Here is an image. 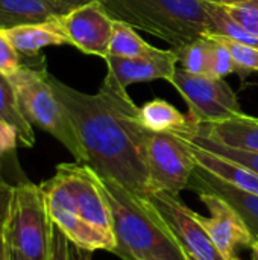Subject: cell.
Instances as JSON below:
<instances>
[{
	"instance_id": "5",
	"label": "cell",
	"mask_w": 258,
	"mask_h": 260,
	"mask_svg": "<svg viewBox=\"0 0 258 260\" xmlns=\"http://www.w3.org/2000/svg\"><path fill=\"white\" fill-rule=\"evenodd\" d=\"M5 222L12 250L27 260H49L53 222L40 186L29 180L11 186Z\"/></svg>"
},
{
	"instance_id": "11",
	"label": "cell",
	"mask_w": 258,
	"mask_h": 260,
	"mask_svg": "<svg viewBox=\"0 0 258 260\" xmlns=\"http://www.w3.org/2000/svg\"><path fill=\"white\" fill-rule=\"evenodd\" d=\"M59 21L68 38V44L87 55L106 58L116 20L105 11L100 2L78 8Z\"/></svg>"
},
{
	"instance_id": "6",
	"label": "cell",
	"mask_w": 258,
	"mask_h": 260,
	"mask_svg": "<svg viewBox=\"0 0 258 260\" xmlns=\"http://www.w3.org/2000/svg\"><path fill=\"white\" fill-rule=\"evenodd\" d=\"M169 82L186 101L189 119L195 125L216 123L243 113L237 94L222 78L176 69Z\"/></svg>"
},
{
	"instance_id": "8",
	"label": "cell",
	"mask_w": 258,
	"mask_h": 260,
	"mask_svg": "<svg viewBox=\"0 0 258 260\" xmlns=\"http://www.w3.org/2000/svg\"><path fill=\"white\" fill-rule=\"evenodd\" d=\"M40 187L44 193L52 222L65 235L70 244L90 253L97 250L116 253V238L93 227L78 215L70 193L55 175L41 183Z\"/></svg>"
},
{
	"instance_id": "14",
	"label": "cell",
	"mask_w": 258,
	"mask_h": 260,
	"mask_svg": "<svg viewBox=\"0 0 258 260\" xmlns=\"http://www.w3.org/2000/svg\"><path fill=\"white\" fill-rule=\"evenodd\" d=\"M187 189L198 195H214L224 200L243 219L254 239H258V195L225 181L198 163L189 180Z\"/></svg>"
},
{
	"instance_id": "18",
	"label": "cell",
	"mask_w": 258,
	"mask_h": 260,
	"mask_svg": "<svg viewBox=\"0 0 258 260\" xmlns=\"http://www.w3.org/2000/svg\"><path fill=\"white\" fill-rule=\"evenodd\" d=\"M140 123L152 131V133H172V134H184L190 133L195 128V123L176 110L172 104L155 99L144 104L138 110Z\"/></svg>"
},
{
	"instance_id": "31",
	"label": "cell",
	"mask_w": 258,
	"mask_h": 260,
	"mask_svg": "<svg viewBox=\"0 0 258 260\" xmlns=\"http://www.w3.org/2000/svg\"><path fill=\"white\" fill-rule=\"evenodd\" d=\"M94 2H102V0H44V3L50 8V11L56 17H62L78 8H82Z\"/></svg>"
},
{
	"instance_id": "21",
	"label": "cell",
	"mask_w": 258,
	"mask_h": 260,
	"mask_svg": "<svg viewBox=\"0 0 258 260\" xmlns=\"http://www.w3.org/2000/svg\"><path fill=\"white\" fill-rule=\"evenodd\" d=\"M154 49L155 46L144 41L137 34V29H134L132 26L123 21L116 20L113 37L108 46V55L122 56V58H138L146 53H151Z\"/></svg>"
},
{
	"instance_id": "37",
	"label": "cell",
	"mask_w": 258,
	"mask_h": 260,
	"mask_svg": "<svg viewBox=\"0 0 258 260\" xmlns=\"http://www.w3.org/2000/svg\"><path fill=\"white\" fill-rule=\"evenodd\" d=\"M208 2H214L219 5H233V3H239V2H245V0H208Z\"/></svg>"
},
{
	"instance_id": "29",
	"label": "cell",
	"mask_w": 258,
	"mask_h": 260,
	"mask_svg": "<svg viewBox=\"0 0 258 260\" xmlns=\"http://www.w3.org/2000/svg\"><path fill=\"white\" fill-rule=\"evenodd\" d=\"M21 66L23 58L17 53V50L12 47V44L3 34V29L0 27V73L11 76Z\"/></svg>"
},
{
	"instance_id": "25",
	"label": "cell",
	"mask_w": 258,
	"mask_h": 260,
	"mask_svg": "<svg viewBox=\"0 0 258 260\" xmlns=\"http://www.w3.org/2000/svg\"><path fill=\"white\" fill-rule=\"evenodd\" d=\"M210 40H211V46H210V59H208V70H207V76H213V78H225L228 75H239L242 78H245L242 69L237 66V62L234 61L231 52L228 50V47L217 38H214L210 34H205Z\"/></svg>"
},
{
	"instance_id": "20",
	"label": "cell",
	"mask_w": 258,
	"mask_h": 260,
	"mask_svg": "<svg viewBox=\"0 0 258 260\" xmlns=\"http://www.w3.org/2000/svg\"><path fill=\"white\" fill-rule=\"evenodd\" d=\"M56 17L44 0H0V27H14Z\"/></svg>"
},
{
	"instance_id": "16",
	"label": "cell",
	"mask_w": 258,
	"mask_h": 260,
	"mask_svg": "<svg viewBox=\"0 0 258 260\" xmlns=\"http://www.w3.org/2000/svg\"><path fill=\"white\" fill-rule=\"evenodd\" d=\"M190 133L201 134L230 148L258 154V117L245 113L216 123L195 125Z\"/></svg>"
},
{
	"instance_id": "1",
	"label": "cell",
	"mask_w": 258,
	"mask_h": 260,
	"mask_svg": "<svg viewBox=\"0 0 258 260\" xmlns=\"http://www.w3.org/2000/svg\"><path fill=\"white\" fill-rule=\"evenodd\" d=\"M50 85L65 108L87 163L102 180H111L140 198L151 193L146 165V129L138 107L108 72L96 94L82 93L49 75Z\"/></svg>"
},
{
	"instance_id": "22",
	"label": "cell",
	"mask_w": 258,
	"mask_h": 260,
	"mask_svg": "<svg viewBox=\"0 0 258 260\" xmlns=\"http://www.w3.org/2000/svg\"><path fill=\"white\" fill-rule=\"evenodd\" d=\"M205 2V9L208 12L210 21H211V30L208 34H214L237 43H245V44H252L258 46V38L246 32L228 12L227 9L214 2Z\"/></svg>"
},
{
	"instance_id": "24",
	"label": "cell",
	"mask_w": 258,
	"mask_h": 260,
	"mask_svg": "<svg viewBox=\"0 0 258 260\" xmlns=\"http://www.w3.org/2000/svg\"><path fill=\"white\" fill-rule=\"evenodd\" d=\"M210 46H211V40L207 35H204L190 41L179 50H176L178 62L181 64V69L195 75H207Z\"/></svg>"
},
{
	"instance_id": "23",
	"label": "cell",
	"mask_w": 258,
	"mask_h": 260,
	"mask_svg": "<svg viewBox=\"0 0 258 260\" xmlns=\"http://www.w3.org/2000/svg\"><path fill=\"white\" fill-rule=\"evenodd\" d=\"M179 137L186 139L187 142L211 152V154H216L219 157H224L227 160H231V161H236L251 171H254L255 174H258V154L255 152H248V151H242V149H236V148H230V146H225L222 143H217L208 137H204L201 134H196V133H184V134H178Z\"/></svg>"
},
{
	"instance_id": "26",
	"label": "cell",
	"mask_w": 258,
	"mask_h": 260,
	"mask_svg": "<svg viewBox=\"0 0 258 260\" xmlns=\"http://www.w3.org/2000/svg\"><path fill=\"white\" fill-rule=\"evenodd\" d=\"M18 143L20 140L17 129L0 120V181H5L3 174L6 169H14L21 174L15 157V149Z\"/></svg>"
},
{
	"instance_id": "27",
	"label": "cell",
	"mask_w": 258,
	"mask_h": 260,
	"mask_svg": "<svg viewBox=\"0 0 258 260\" xmlns=\"http://www.w3.org/2000/svg\"><path fill=\"white\" fill-rule=\"evenodd\" d=\"M210 35L220 40L228 47L234 61L242 69L245 76H248L254 72H258V46L237 43V41H233V40H228V38H224V37H219L214 34H210Z\"/></svg>"
},
{
	"instance_id": "34",
	"label": "cell",
	"mask_w": 258,
	"mask_h": 260,
	"mask_svg": "<svg viewBox=\"0 0 258 260\" xmlns=\"http://www.w3.org/2000/svg\"><path fill=\"white\" fill-rule=\"evenodd\" d=\"M70 259L71 260H91V253L70 244Z\"/></svg>"
},
{
	"instance_id": "9",
	"label": "cell",
	"mask_w": 258,
	"mask_h": 260,
	"mask_svg": "<svg viewBox=\"0 0 258 260\" xmlns=\"http://www.w3.org/2000/svg\"><path fill=\"white\" fill-rule=\"evenodd\" d=\"M55 177L70 193L78 215L93 227L114 236L111 212L100 177L88 165L78 161L58 165Z\"/></svg>"
},
{
	"instance_id": "17",
	"label": "cell",
	"mask_w": 258,
	"mask_h": 260,
	"mask_svg": "<svg viewBox=\"0 0 258 260\" xmlns=\"http://www.w3.org/2000/svg\"><path fill=\"white\" fill-rule=\"evenodd\" d=\"M187 145L199 166L205 168L207 171L213 172L214 175L224 178L225 181H228L243 190H248V192L258 195V174H255L254 171H251L236 161H231V160H227L216 154H211L190 142H187Z\"/></svg>"
},
{
	"instance_id": "4",
	"label": "cell",
	"mask_w": 258,
	"mask_h": 260,
	"mask_svg": "<svg viewBox=\"0 0 258 260\" xmlns=\"http://www.w3.org/2000/svg\"><path fill=\"white\" fill-rule=\"evenodd\" d=\"M29 62L8 76L17 91L20 110L30 125H35L53 136L78 163H87V154L78 139L75 126L56 98L46 69V58H26Z\"/></svg>"
},
{
	"instance_id": "36",
	"label": "cell",
	"mask_w": 258,
	"mask_h": 260,
	"mask_svg": "<svg viewBox=\"0 0 258 260\" xmlns=\"http://www.w3.org/2000/svg\"><path fill=\"white\" fill-rule=\"evenodd\" d=\"M251 250H252V260H258V239L252 242Z\"/></svg>"
},
{
	"instance_id": "12",
	"label": "cell",
	"mask_w": 258,
	"mask_h": 260,
	"mask_svg": "<svg viewBox=\"0 0 258 260\" xmlns=\"http://www.w3.org/2000/svg\"><path fill=\"white\" fill-rule=\"evenodd\" d=\"M211 216L199 215V219L211 238L219 253L227 260L237 257L242 247H249L255 241L243 219L220 198L214 195H199Z\"/></svg>"
},
{
	"instance_id": "35",
	"label": "cell",
	"mask_w": 258,
	"mask_h": 260,
	"mask_svg": "<svg viewBox=\"0 0 258 260\" xmlns=\"http://www.w3.org/2000/svg\"><path fill=\"white\" fill-rule=\"evenodd\" d=\"M6 260H27L26 257H23L20 253H17L15 250H12L9 245H8V254H6Z\"/></svg>"
},
{
	"instance_id": "3",
	"label": "cell",
	"mask_w": 258,
	"mask_h": 260,
	"mask_svg": "<svg viewBox=\"0 0 258 260\" xmlns=\"http://www.w3.org/2000/svg\"><path fill=\"white\" fill-rule=\"evenodd\" d=\"M117 21L166 41L175 52L211 30L204 0H102Z\"/></svg>"
},
{
	"instance_id": "32",
	"label": "cell",
	"mask_w": 258,
	"mask_h": 260,
	"mask_svg": "<svg viewBox=\"0 0 258 260\" xmlns=\"http://www.w3.org/2000/svg\"><path fill=\"white\" fill-rule=\"evenodd\" d=\"M11 184L0 181V219L5 218L6 213V206H8V195H9Z\"/></svg>"
},
{
	"instance_id": "19",
	"label": "cell",
	"mask_w": 258,
	"mask_h": 260,
	"mask_svg": "<svg viewBox=\"0 0 258 260\" xmlns=\"http://www.w3.org/2000/svg\"><path fill=\"white\" fill-rule=\"evenodd\" d=\"M0 120L17 129L21 146L32 148L35 145L33 128L20 110L17 91L11 79L3 73H0Z\"/></svg>"
},
{
	"instance_id": "13",
	"label": "cell",
	"mask_w": 258,
	"mask_h": 260,
	"mask_svg": "<svg viewBox=\"0 0 258 260\" xmlns=\"http://www.w3.org/2000/svg\"><path fill=\"white\" fill-rule=\"evenodd\" d=\"M108 73L123 87L135 82H149L155 79L170 81L178 69V53L173 49L163 50L155 47L151 53L138 58H122L108 55L105 58Z\"/></svg>"
},
{
	"instance_id": "7",
	"label": "cell",
	"mask_w": 258,
	"mask_h": 260,
	"mask_svg": "<svg viewBox=\"0 0 258 260\" xmlns=\"http://www.w3.org/2000/svg\"><path fill=\"white\" fill-rule=\"evenodd\" d=\"M146 165L151 193L179 195L187 189L196 160L187 142L172 133H152L146 139Z\"/></svg>"
},
{
	"instance_id": "15",
	"label": "cell",
	"mask_w": 258,
	"mask_h": 260,
	"mask_svg": "<svg viewBox=\"0 0 258 260\" xmlns=\"http://www.w3.org/2000/svg\"><path fill=\"white\" fill-rule=\"evenodd\" d=\"M3 34L21 58H36L41 55L44 47L68 44V38L59 21V17H53L46 21L6 27L3 29Z\"/></svg>"
},
{
	"instance_id": "28",
	"label": "cell",
	"mask_w": 258,
	"mask_h": 260,
	"mask_svg": "<svg viewBox=\"0 0 258 260\" xmlns=\"http://www.w3.org/2000/svg\"><path fill=\"white\" fill-rule=\"evenodd\" d=\"M222 6L246 32L258 38V0H245Z\"/></svg>"
},
{
	"instance_id": "33",
	"label": "cell",
	"mask_w": 258,
	"mask_h": 260,
	"mask_svg": "<svg viewBox=\"0 0 258 260\" xmlns=\"http://www.w3.org/2000/svg\"><path fill=\"white\" fill-rule=\"evenodd\" d=\"M8 242H6V222L5 218L0 219V260H6Z\"/></svg>"
},
{
	"instance_id": "38",
	"label": "cell",
	"mask_w": 258,
	"mask_h": 260,
	"mask_svg": "<svg viewBox=\"0 0 258 260\" xmlns=\"http://www.w3.org/2000/svg\"><path fill=\"white\" fill-rule=\"evenodd\" d=\"M231 260H240L239 257H234V259H231Z\"/></svg>"
},
{
	"instance_id": "2",
	"label": "cell",
	"mask_w": 258,
	"mask_h": 260,
	"mask_svg": "<svg viewBox=\"0 0 258 260\" xmlns=\"http://www.w3.org/2000/svg\"><path fill=\"white\" fill-rule=\"evenodd\" d=\"M102 184L117 241L114 254L123 260H193L146 198L111 180Z\"/></svg>"
},
{
	"instance_id": "10",
	"label": "cell",
	"mask_w": 258,
	"mask_h": 260,
	"mask_svg": "<svg viewBox=\"0 0 258 260\" xmlns=\"http://www.w3.org/2000/svg\"><path fill=\"white\" fill-rule=\"evenodd\" d=\"M158 215L166 221L187 254L193 260H227L216 248L207 230L204 229L199 213L189 209L179 195L154 192L146 198Z\"/></svg>"
},
{
	"instance_id": "30",
	"label": "cell",
	"mask_w": 258,
	"mask_h": 260,
	"mask_svg": "<svg viewBox=\"0 0 258 260\" xmlns=\"http://www.w3.org/2000/svg\"><path fill=\"white\" fill-rule=\"evenodd\" d=\"M49 260H71L70 259V241L55 224L52 227Z\"/></svg>"
}]
</instances>
